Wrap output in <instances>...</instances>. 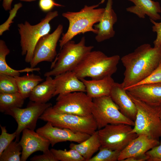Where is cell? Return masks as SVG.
<instances>
[{
    "label": "cell",
    "mask_w": 161,
    "mask_h": 161,
    "mask_svg": "<svg viewBox=\"0 0 161 161\" xmlns=\"http://www.w3.org/2000/svg\"><path fill=\"white\" fill-rule=\"evenodd\" d=\"M120 60L125 68L121 84L125 89L146 78L157 67L161 61V45L152 47L142 44Z\"/></svg>",
    "instance_id": "cell-1"
},
{
    "label": "cell",
    "mask_w": 161,
    "mask_h": 161,
    "mask_svg": "<svg viewBox=\"0 0 161 161\" xmlns=\"http://www.w3.org/2000/svg\"><path fill=\"white\" fill-rule=\"evenodd\" d=\"M104 1V0H102L97 4L85 5L78 12L68 11L62 13V16L68 21L69 26L67 31L62 34L59 41L60 49L66 43L78 34L89 32L97 34V31L93 26L99 22L105 8H97Z\"/></svg>",
    "instance_id": "cell-2"
},
{
    "label": "cell",
    "mask_w": 161,
    "mask_h": 161,
    "mask_svg": "<svg viewBox=\"0 0 161 161\" xmlns=\"http://www.w3.org/2000/svg\"><path fill=\"white\" fill-rule=\"evenodd\" d=\"M120 56H108L100 51H92L73 69L79 79H99L112 76L117 70Z\"/></svg>",
    "instance_id": "cell-3"
},
{
    "label": "cell",
    "mask_w": 161,
    "mask_h": 161,
    "mask_svg": "<svg viewBox=\"0 0 161 161\" xmlns=\"http://www.w3.org/2000/svg\"><path fill=\"white\" fill-rule=\"evenodd\" d=\"M85 43L84 36L77 43L72 40L66 43L52 62L51 70L45 72L44 76H55L73 71L94 48L93 46H87Z\"/></svg>",
    "instance_id": "cell-4"
},
{
    "label": "cell",
    "mask_w": 161,
    "mask_h": 161,
    "mask_svg": "<svg viewBox=\"0 0 161 161\" xmlns=\"http://www.w3.org/2000/svg\"><path fill=\"white\" fill-rule=\"evenodd\" d=\"M58 15L57 11H49L38 24L31 25L26 21L18 24L20 38L21 55H25V61L30 63L33 56L34 51L39 40L43 36L49 33L51 30L49 22Z\"/></svg>",
    "instance_id": "cell-5"
},
{
    "label": "cell",
    "mask_w": 161,
    "mask_h": 161,
    "mask_svg": "<svg viewBox=\"0 0 161 161\" xmlns=\"http://www.w3.org/2000/svg\"><path fill=\"white\" fill-rule=\"evenodd\" d=\"M50 122L53 126L66 128L76 132L91 135L97 129L92 115L87 117L72 114L60 113L55 111L51 106L48 108L39 117Z\"/></svg>",
    "instance_id": "cell-6"
},
{
    "label": "cell",
    "mask_w": 161,
    "mask_h": 161,
    "mask_svg": "<svg viewBox=\"0 0 161 161\" xmlns=\"http://www.w3.org/2000/svg\"><path fill=\"white\" fill-rule=\"evenodd\" d=\"M127 93L137 109L132 132L138 135H145L159 141L161 138V119L155 107L147 104Z\"/></svg>",
    "instance_id": "cell-7"
},
{
    "label": "cell",
    "mask_w": 161,
    "mask_h": 161,
    "mask_svg": "<svg viewBox=\"0 0 161 161\" xmlns=\"http://www.w3.org/2000/svg\"><path fill=\"white\" fill-rule=\"evenodd\" d=\"M92 114L97 129L110 124H125L133 126L134 121L123 114L110 95L92 99Z\"/></svg>",
    "instance_id": "cell-8"
},
{
    "label": "cell",
    "mask_w": 161,
    "mask_h": 161,
    "mask_svg": "<svg viewBox=\"0 0 161 161\" xmlns=\"http://www.w3.org/2000/svg\"><path fill=\"white\" fill-rule=\"evenodd\" d=\"M132 126L125 124H110L97 130L101 147L121 151L138 135Z\"/></svg>",
    "instance_id": "cell-9"
},
{
    "label": "cell",
    "mask_w": 161,
    "mask_h": 161,
    "mask_svg": "<svg viewBox=\"0 0 161 161\" xmlns=\"http://www.w3.org/2000/svg\"><path fill=\"white\" fill-rule=\"evenodd\" d=\"M92 100L85 92H74L58 95L52 108L58 113L87 117L92 115Z\"/></svg>",
    "instance_id": "cell-10"
},
{
    "label": "cell",
    "mask_w": 161,
    "mask_h": 161,
    "mask_svg": "<svg viewBox=\"0 0 161 161\" xmlns=\"http://www.w3.org/2000/svg\"><path fill=\"white\" fill-rule=\"evenodd\" d=\"M51 106L50 103H41L30 101L25 108H15L5 112V114L14 118L17 123L15 131L16 140L18 141L20 134L24 129L34 130L38 119L48 108Z\"/></svg>",
    "instance_id": "cell-11"
},
{
    "label": "cell",
    "mask_w": 161,
    "mask_h": 161,
    "mask_svg": "<svg viewBox=\"0 0 161 161\" xmlns=\"http://www.w3.org/2000/svg\"><path fill=\"white\" fill-rule=\"evenodd\" d=\"M63 29V26L60 24L52 33L45 35L39 40L35 46L32 59L30 63L31 67H35L42 62H53L57 55V44Z\"/></svg>",
    "instance_id": "cell-12"
},
{
    "label": "cell",
    "mask_w": 161,
    "mask_h": 161,
    "mask_svg": "<svg viewBox=\"0 0 161 161\" xmlns=\"http://www.w3.org/2000/svg\"><path fill=\"white\" fill-rule=\"evenodd\" d=\"M36 131L47 139L52 147L56 143L67 141L80 143L89 138L91 135L76 132L69 129L53 126L50 122L38 128Z\"/></svg>",
    "instance_id": "cell-13"
},
{
    "label": "cell",
    "mask_w": 161,
    "mask_h": 161,
    "mask_svg": "<svg viewBox=\"0 0 161 161\" xmlns=\"http://www.w3.org/2000/svg\"><path fill=\"white\" fill-rule=\"evenodd\" d=\"M22 135L19 142L22 147L21 161H26L35 152H43L49 150V141L34 130L26 129L22 131Z\"/></svg>",
    "instance_id": "cell-14"
},
{
    "label": "cell",
    "mask_w": 161,
    "mask_h": 161,
    "mask_svg": "<svg viewBox=\"0 0 161 161\" xmlns=\"http://www.w3.org/2000/svg\"><path fill=\"white\" fill-rule=\"evenodd\" d=\"M127 92L150 106L161 104V83L136 85L125 89Z\"/></svg>",
    "instance_id": "cell-15"
},
{
    "label": "cell",
    "mask_w": 161,
    "mask_h": 161,
    "mask_svg": "<svg viewBox=\"0 0 161 161\" xmlns=\"http://www.w3.org/2000/svg\"><path fill=\"white\" fill-rule=\"evenodd\" d=\"M113 0H107L103 13L99 23L94 25L97 31L95 37L96 41L101 42L114 37L115 31L113 28L117 22V16L112 8Z\"/></svg>",
    "instance_id": "cell-16"
},
{
    "label": "cell",
    "mask_w": 161,
    "mask_h": 161,
    "mask_svg": "<svg viewBox=\"0 0 161 161\" xmlns=\"http://www.w3.org/2000/svg\"><path fill=\"white\" fill-rule=\"evenodd\" d=\"M110 96L118 106L121 113L134 121L137 112L136 106L121 83L114 82Z\"/></svg>",
    "instance_id": "cell-17"
},
{
    "label": "cell",
    "mask_w": 161,
    "mask_h": 161,
    "mask_svg": "<svg viewBox=\"0 0 161 161\" xmlns=\"http://www.w3.org/2000/svg\"><path fill=\"white\" fill-rule=\"evenodd\" d=\"M54 79L55 84L54 96L74 92H86L84 84L72 71L56 75Z\"/></svg>",
    "instance_id": "cell-18"
},
{
    "label": "cell",
    "mask_w": 161,
    "mask_h": 161,
    "mask_svg": "<svg viewBox=\"0 0 161 161\" xmlns=\"http://www.w3.org/2000/svg\"><path fill=\"white\" fill-rule=\"evenodd\" d=\"M160 143L159 140L146 135H138L121 151L118 161H123L127 158L145 154Z\"/></svg>",
    "instance_id": "cell-19"
},
{
    "label": "cell",
    "mask_w": 161,
    "mask_h": 161,
    "mask_svg": "<svg viewBox=\"0 0 161 161\" xmlns=\"http://www.w3.org/2000/svg\"><path fill=\"white\" fill-rule=\"evenodd\" d=\"M128 0L134 5L127 8V12L135 14L140 18H144L147 16L150 19L155 21L161 19L160 14L161 7L159 2L152 0Z\"/></svg>",
    "instance_id": "cell-20"
},
{
    "label": "cell",
    "mask_w": 161,
    "mask_h": 161,
    "mask_svg": "<svg viewBox=\"0 0 161 161\" xmlns=\"http://www.w3.org/2000/svg\"><path fill=\"white\" fill-rule=\"evenodd\" d=\"M84 84L87 95L92 99L110 95L114 81L112 76L99 79H80Z\"/></svg>",
    "instance_id": "cell-21"
},
{
    "label": "cell",
    "mask_w": 161,
    "mask_h": 161,
    "mask_svg": "<svg viewBox=\"0 0 161 161\" xmlns=\"http://www.w3.org/2000/svg\"><path fill=\"white\" fill-rule=\"evenodd\" d=\"M55 90V84L54 78L51 76H47L44 81L34 88L29 98L31 101L46 103L54 97Z\"/></svg>",
    "instance_id": "cell-22"
},
{
    "label": "cell",
    "mask_w": 161,
    "mask_h": 161,
    "mask_svg": "<svg viewBox=\"0 0 161 161\" xmlns=\"http://www.w3.org/2000/svg\"><path fill=\"white\" fill-rule=\"evenodd\" d=\"M101 146L98 131H96L86 140L77 144L71 143L69 147L70 149L77 151L85 161H88L99 150Z\"/></svg>",
    "instance_id": "cell-23"
},
{
    "label": "cell",
    "mask_w": 161,
    "mask_h": 161,
    "mask_svg": "<svg viewBox=\"0 0 161 161\" xmlns=\"http://www.w3.org/2000/svg\"><path fill=\"white\" fill-rule=\"evenodd\" d=\"M10 52L5 42L2 40H0V74H4L15 77L20 76L21 73L33 72L39 71V67H27L21 70L13 69L7 63L6 57Z\"/></svg>",
    "instance_id": "cell-24"
},
{
    "label": "cell",
    "mask_w": 161,
    "mask_h": 161,
    "mask_svg": "<svg viewBox=\"0 0 161 161\" xmlns=\"http://www.w3.org/2000/svg\"><path fill=\"white\" fill-rule=\"evenodd\" d=\"M14 77L17 84L18 92L25 99L29 97L34 88L43 80L41 76L33 73Z\"/></svg>",
    "instance_id": "cell-25"
},
{
    "label": "cell",
    "mask_w": 161,
    "mask_h": 161,
    "mask_svg": "<svg viewBox=\"0 0 161 161\" xmlns=\"http://www.w3.org/2000/svg\"><path fill=\"white\" fill-rule=\"evenodd\" d=\"M18 92L10 93H0V111L4 113L13 108H21L24 100Z\"/></svg>",
    "instance_id": "cell-26"
},
{
    "label": "cell",
    "mask_w": 161,
    "mask_h": 161,
    "mask_svg": "<svg viewBox=\"0 0 161 161\" xmlns=\"http://www.w3.org/2000/svg\"><path fill=\"white\" fill-rule=\"evenodd\" d=\"M22 150L18 141H13L0 155V161H21Z\"/></svg>",
    "instance_id": "cell-27"
},
{
    "label": "cell",
    "mask_w": 161,
    "mask_h": 161,
    "mask_svg": "<svg viewBox=\"0 0 161 161\" xmlns=\"http://www.w3.org/2000/svg\"><path fill=\"white\" fill-rule=\"evenodd\" d=\"M51 150L58 161H85L84 158L76 150L68 151L52 148Z\"/></svg>",
    "instance_id": "cell-28"
},
{
    "label": "cell",
    "mask_w": 161,
    "mask_h": 161,
    "mask_svg": "<svg viewBox=\"0 0 161 161\" xmlns=\"http://www.w3.org/2000/svg\"><path fill=\"white\" fill-rule=\"evenodd\" d=\"M18 92L14 77L0 74V93H10Z\"/></svg>",
    "instance_id": "cell-29"
},
{
    "label": "cell",
    "mask_w": 161,
    "mask_h": 161,
    "mask_svg": "<svg viewBox=\"0 0 161 161\" xmlns=\"http://www.w3.org/2000/svg\"><path fill=\"white\" fill-rule=\"evenodd\" d=\"M99 152L88 161H118L120 151L100 147Z\"/></svg>",
    "instance_id": "cell-30"
},
{
    "label": "cell",
    "mask_w": 161,
    "mask_h": 161,
    "mask_svg": "<svg viewBox=\"0 0 161 161\" xmlns=\"http://www.w3.org/2000/svg\"><path fill=\"white\" fill-rule=\"evenodd\" d=\"M1 133L0 135V155L4 150L13 141L16 137V132L12 134L7 133V131L5 126L0 125Z\"/></svg>",
    "instance_id": "cell-31"
},
{
    "label": "cell",
    "mask_w": 161,
    "mask_h": 161,
    "mask_svg": "<svg viewBox=\"0 0 161 161\" xmlns=\"http://www.w3.org/2000/svg\"><path fill=\"white\" fill-rule=\"evenodd\" d=\"M22 6L21 3H19L15 4L13 8L10 10L9 18L5 22L0 26V35H1L5 31L9 30L11 24L13 22V20L16 16L18 10Z\"/></svg>",
    "instance_id": "cell-32"
},
{
    "label": "cell",
    "mask_w": 161,
    "mask_h": 161,
    "mask_svg": "<svg viewBox=\"0 0 161 161\" xmlns=\"http://www.w3.org/2000/svg\"><path fill=\"white\" fill-rule=\"evenodd\" d=\"M159 83H161V61L147 78L136 85Z\"/></svg>",
    "instance_id": "cell-33"
},
{
    "label": "cell",
    "mask_w": 161,
    "mask_h": 161,
    "mask_svg": "<svg viewBox=\"0 0 161 161\" xmlns=\"http://www.w3.org/2000/svg\"><path fill=\"white\" fill-rule=\"evenodd\" d=\"M145 154L148 157V161H161V143Z\"/></svg>",
    "instance_id": "cell-34"
},
{
    "label": "cell",
    "mask_w": 161,
    "mask_h": 161,
    "mask_svg": "<svg viewBox=\"0 0 161 161\" xmlns=\"http://www.w3.org/2000/svg\"><path fill=\"white\" fill-rule=\"evenodd\" d=\"M31 161H58L51 150L41 155L34 156L30 159Z\"/></svg>",
    "instance_id": "cell-35"
},
{
    "label": "cell",
    "mask_w": 161,
    "mask_h": 161,
    "mask_svg": "<svg viewBox=\"0 0 161 161\" xmlns=\"http://www.w3.org/2000/svg\"><path fill=\"white\" fill-rule=\"evenodd\" d=\"M150 20L153 25L152 27V30L157 34L156 38L153 44L154 47H157L161 45V21L157 22L151 19Z\"/></svg>",
    "instance_id": "cell-36"
},
{
    "label": "cell",
    "mask_w": 161,
    "mask_h": 161,
    "mask_svg": "<svg viewBox=\"0 0 161 161\" xmlns=\"http://www.w3.org/2000/svg\"><path fill=\"white\" fill-rule=\"evenodd\" d=\"M39 6L42 11L45 12L50 11L55 6H63L56 3L54 0H39Z\"/></svg>",
    "instance_id": "cell-37"
},
{
    "label": "cell",
    "mask_w": 161,
    "mask_h": 161,
    "mask_svg": "<svg viewBox=\"0 0 161 161\" xmlns=\"http://www.w3.org/2000/svg\"><path fill=\"white\" fill-rule=\"evenodd\" d=\"M148 159V155L145 154L127 158L123 161H147Z\"/></svg>",
    "instance_id": "cell-38"
},
{
    "label": "cell",
    "mask_w": 161,
    "mask_h": 161,
    "mask_svg": "<svg viewBox=\"0 0 161 161\" xmlns=\"http://www.w3.org/2000/svg\"><path fill=\"white\" fill-rule=\"evenodd\" d=\"M13 0H3L2 6L6 11L10 10L11 8V4Z\"/></svg>",
    "instance_id": "cell-39"
},
{
    "label": "cell",
    "mask_w": 161,
    "mask_h": 161,
    "mask_svg": "<svg viewBox=\"0 0 161 161\" xmlns=\"http://www.w3.org/2000/svg\"><path fill=\"white\" fill-rule=\"evenodd\" d=\"M155 107L157 112L158 115L160 118L161 119V104Z\"/></svg>",
    "instance_id": "cell-40"
},
{
    "label": "cell",
    "mask_w": 161,
    "mask_h": 161,
    "mask_svg": "<svg viewBox=\"0 0 161 161\" xmlns=\"http://www.w3.org/2000/svg\"><path fill=\"white\" fill-rule=\"evenodd\" d=\"M20 0L21 1H24L30 2L31 1H35L36 0Z\"/></svg>",
    "instance_id": "cell-41"
}]
</instances>
